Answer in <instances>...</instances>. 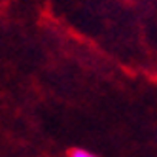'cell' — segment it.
I'll list each match as a JSON object with an SVG mask.
<instances>
[{
	"instance_id": "2",
	"label": "cell",
	"mask_w": 157,
	"mask_h": 157,
	"mask_svg": "<svg viewBox=\"0 0 157 157\" xmlns=\"http://www.w3.org/2000/svg\"><path fill=\"white\" fill-rule=\"evenodd\" d=\"M155 138H157V136H155Z\"/></svg>"
},
{
	"instance_id": "1",
	"label": "cell",
	"mask_w": 157,
	"mask_h": 157,
	"mask_svg": "<svg viewBox=\"0 0 157 157\" xmlns=\"http://www.w3.org/2000/svg\"><path fill=\"white\" fill-rule=\"evenodd\" d=\"M70 157H97V155H95V153H91V151H87V150L76 148V150H72V151H70Z\"/></svg>"
}]
</instances>
